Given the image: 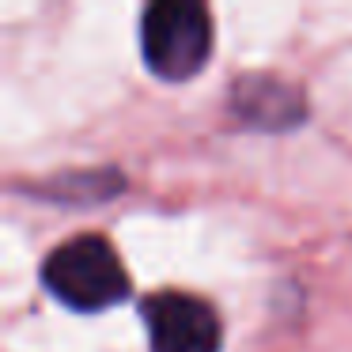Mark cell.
Here are the masks:
<instances>
[{"label":"cell","mask_w":352,"mask_h":352,"mask_svg":"<svg viewBox=\"0 0 352 352\" xmlns=\"http://www.w3.org/2000/svg\"><path fill=\"white\" fill-rule=\"evenodd\" d=\"M144 322L152 352H216L220 349V318L197 296L160 292L144 303Z\"/></svg>","instance_id":"obj_3"},{"label":"cell","mask_w":352,"mask_h":352,"mask_svg":"<svg viewBox=\"0 0 352 352\" xmlns=\"http://www.w3.org/2000/svg\"><path fill=\"white\" fill-rule=\"evenodd\" d=\"M231 107L239 110V118H246V125H265V129H280V125H296L303 114V99L296 87L280 84V80H239Z\"/></svg>","instance_id":"obj_4"},{"label":"cell","mask_w":352,"mask_h":352,"mask_svg":"<svg viewBox=\"0 0 352 352\" xmlns=\"http://www.w3.org/2000/svg\"><path fill=\"white\" fill-rule=\"evenodd\" d=\"M42 280L72 311H102L129 292L122 258L102 235H76L61 243L42 265Z\"/></svg>","instance_id":"obj_1"},{"label":"cell","mask_w":352,"mask_h":352,"mask_svg":"<svg viewBox=\"0 0 352 352\" xmlns=\"http://www.w3.org/2000/svg\"><path fill=\"white\" fill-rule=\"evenodd\" d=\"M144 65L163 80H190L212 50V19L193 0H160L140 16Z\"/></svg>","instance_id":"obj_2"}]
</instances>
